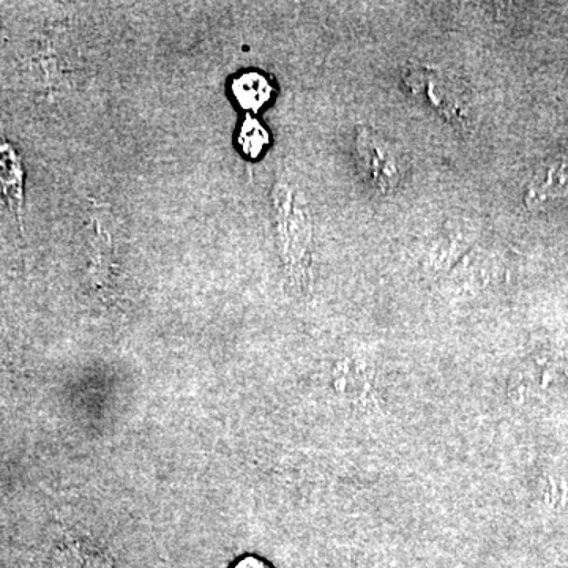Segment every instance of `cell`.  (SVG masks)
Instances as JSON below:
<instances>
[{"label": "cell", "mask_w": 568, "mask_h": 568, "mask_svg": "<svg viewBox=\"0 0 568 568\" xmlns=\"http://www.w3.org/2000/svg\"><path fill=\"white\" fill-rule=\"evenodd\" d=\"M568 193V168L564 163L545 166L530 182L526 192V204L530 209L544 207Z\"/></svg>", "instance_id": "cell-3"}, {"label": "cell", "mask_w": 568, "mask_h": 568, "mask_svg": "<svg viewBox=\"0 0 568 568\" xmlns=\"http://www.w3.org/2000/svg\"><path fill=\"white\" fill-rule=\"evenodd\" d=\"M239 145H241L244 155L250 156V159H257L268 145L267 129L257 119L248 115L245 122L242 123L241 133H239Z\"/></svg>", "instance_id": "cell-5"}, {"label": "cell", "mask_w": 568, "mask_h": 568, "mask_svg": "<svg viewBox=\"0 0 568 568\" xmlns=\"http://www.w3.org/2000/svg\"><path fill=\"white\" fill-rule=\"evenodd\" d=\"M276 235L287 272L297 282H305L312 264V223L297 194L286 185L274 193Z\"/></svg>", "instance_id": "cell-1"}, {"label": "cell", "mask_w": 568, "mask_h": 568, "mask_svg": "<svg viewBox=\"0 0 568 568\" xmlns=\"http://www.w3.org/2000/svg\"><path fill=\"white\" fill-rule=\"evenodd\" d=\"M271 82L257 71H248L235 78L233 93L237 103L246 111H260L272 99Z\"/></svg>", "instance_id": "cell-4"}, {"label": "cell", "mask_w": 568, "mask_h": 568, "mask_svg": "<svg viewBox=\"0 0 568 568\" xmlns=\"http://www.w3.org/2000/svg\"><path fill=\"white\" fill-rule=\"evenodd\" d=\"M355 156L365 182L381 194L395 193L407 175L405 152L384 134L369 126H358Z\"/></svg>", "instance_id": "cell-2"}, {"label": "cell", "mask_w": 568, "mask_h": 568, "mask_svg": "<svg viewBox=\"0 0 568 568\" xmlns=\"http://www.w3.org/2000/svg\"><path fill=\"white\" fill-rule=\"evenodd\" d=\"M234 568H271L257 558H244L235 564Z\"/></svg>", "instance_id": "cell-6"}]
</instances>
